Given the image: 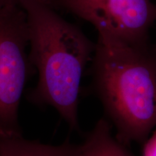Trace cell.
<instances>
[{"instance_id": "1", "label": "cell", "mask_w": 156, "mask_h": 156, "mask_svg": "<svg viewBox=\"0 0 156 156\" xmlns=\"http://www.w3.org/2000/svg\"><path fill=\"white\" fill-rule=\"evenodd\" d=\"M90 75L116 139L129 147L145 143L156 126V46L98 33Z\"/></svg>"}, {"instance_id": "2", "label": "cell", "mask_w": 156, "mask_h": 156, "mask_svg": "<svg viewBox=\"0 0 156 156\" xmlns=\"http://www.w3.org/2000/svg\"><path fill=\"white\" fill-rule=\"evenodd\" d=\"M27 17L29 59L38 82L27 95L37 106H51L73 131L78 120L80 84L95 44L43 0H18Z\"/></svg>"}, {"instance_id": "3", "label": "cell", "mask_w": 156, "mask_h": 156, "mask_svg": "<svg viewBox=\"0 0 156 156\" xmlns=\"http://www.w3.org/2000/svg\"><path fill=\"white\" fill-rule=\"evenodd\" d=\"M27 17L18 3L0 7V135L22 134L19 107L34 68L27 47Z\"/></svg>"}, {"instance_id": "4", "label": "cell", "mask_w": 156, "mask_h": 156, "mask_svg": "<svg viewBox=\"0 0 156 156\" xmlns=\"http://www.w3.org/2000/svg\"><path fill=\"white\" fill-rule=\"evenodd\" d=\"M56 10L71 13L105 33L129 44L148 42L156 21L151 0H43Z\"/></svg>"}, {"instance_id": "5", "label": "cell", "mask_w": 156, "mask_h": 156, "mask_svg": "<svg viewBox=\"0 0 156 156\" xmlns=\"http://www.w3.org/2000/svg\"><path fill=\"white\" fill-rule=\"evenodd\" d=\"M80 145L69 139L57 145L27 140L22 134L0 135V156H80Z\"/></svg>"}, {"instance_id": "6", "label": "cell", "mask_w": 156, "mask_h": 156, "mask_svg": "<svg viewBox=\"0 0 156 156\" xmlns=\"http://www.w3.org/2000/svg\"><path fill=\"white\" fill-rule=\"evenodd\" d=\"M80 156H135L129 146L112 134V124L106 119L98 121L80 145Z\"/></svg>"}, {"instance_id": "7", "label": "cell", "mask_w": 156, "mask_h": 156, "mask_svg": "<svg viewBox=\"0 0 156 156\" xmlns=\"http://www.w3.org/2000/svg\"><path fill=\"white\" fill-rule=\"evenodd\" d=\"M142 156H156V126L152 136L144 143Z\"/></svg>"}, {"instance_id": "8", "label": "cell", "mask_w": 156, "mask_h": 156, "mask_svg": "<svg viewBox=\"0 0 156 156\" xmlns=\"http://www.w3.org/2000/svg\"><path fill=\"white\" fill-rule=\"evenodd\" d=\"M18 3V0H0V7Z\"/></svg>"}]
</instances>
